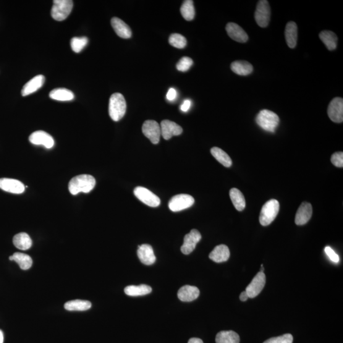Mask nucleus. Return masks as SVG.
<instances>
[{"label": "nucleus", "instance_id": "1", "mask_svg": "<svg viewBox=\"0 0 343 343\" xmlns=\"http://www.w3.org/2000/svg\"><path fill=\"white\" fill-rule=\"evenodd\" d=\"M96 184L95 178L92 175H80L71 179L68 185V189L73 195H77L81 192L88 193L94 189Z\"/></svg>", "mask_w": 343, "mask_h": 343}, {"label": "nucleus", "instance_id": "2", "mask_svg": "<svg viewBox=\"0 0 343 343\" xmlns=\"http://www.w3.org/2000/svg\"><path fill=\"white\" fill-rule=\"evenodd\" d=\"M127 104L124 96L120 93L112 94L109 99V114L115 122H119L126 112Z\"/></svg>", "mask_w": 343, "mask_h": 343}, {"label": "nucleus", "instance_id": "3", "mask_svg": "<svg viewBox=\"0 0 343 343\" xmlns=\"http://www.w3.org/2000/svg\"><path fill=\"white\" fill-rule=\"evenodd\" d=\"M256 123L259 127L267 132H275L279 126L280 119L274 112L268 109L261 110L256 117Z\"/></svg>", "mask_w": 343, "mask_h": 343}, {"label": "nucleus", "instance_id": "4", "mask_svg": "<svg viewBox=\"0 0 343 343\" xmlns=\"http://www.w3.org/2000/svg\"><path fill=\"white\" fill-rule=\"evenodd\" d=\"M280 210V204L278 201L272 199L267 201L261 209L259 222L262 226H267L276 219Z\"/></svg>", "mask_w": 343, "mask_h": 343}, {"label": "nucleus", "instance_id": "5", "mask_svg": "<svg viewBox=\"0 0 343 343\" xmlns=\"http://www.w3.org/2000/svg\"><path fill=\"white\" fill-rule=\"evenodd\" d=\"M53 3L51 10L52 18L57 21L66 19L72 11L73 2L72 0H55Z\"/></svg>", "mask_w": 343, "mask_h": 343}, {"label": "nucleus", "instance_id": "6", "mask_svg": "<svg viewBox=\"0 0 343 343\" xmlns=\"http://www.w3.org/2000/svg\"><path fill=\"white\" fill-rule=\"evenodd\" d=\"M271 10L269 3L266 0L258 2L255 14L256 22L261 28H266L270 20Z\"/></svg>", "mask_w": 343, "mask_h": 343}, {"label": "nucleus", "instance_id": "7", "mask_svg": "<svg viewBox=\"0 0 343 343\" xmlns=\"http://www.w3.org/2000/svg\"><path fill=\"white\" fill-rule=\"evenodd\" d=\"M195 203L193 196L187 194H180L174 196L169 203L170 210L172 212H179L190 208Z\"/></svg>", "mask_w": 343, "mask_h": 343}, {"label": "nucleus", "instance_id": "8", "mask_svg": "<svg viewBox=\"0 0 343 343\" xmlns=\"http://www.w3.org/2000/svg\"><path fill=\"white\" fill-rule=\"evenodd\" d=\"M134 195L139 200L151 208H156L161 204V199L147 188L138 187L135 188Z\"/></svg>", "mask_w": 343, "mask_h": 343}, {"label": "nucleus", "instance_id": "9", "mask_svg": "<svg viewBox=\"0 0 343 343\" xmlns=\"http://www.w3.org/2000/svg\"><path fill=\"white\" fill-rule=\"evenodd\" d=\"M143 133L154 145L159 143L161 136V125L154 120H146L142 127Z\"/></svg>", "mask_w": 343, "mask_h": 343}, {"label": "nucleus", "instance_id": "10", "mask_svg": "<svg viewBox=\"0 0 343 343\" xmlns=\"http://www.w3.org/2000/svg\"><path fill=\"white\" fill-rule=\"evenodd\" d=\"M266 276L263 272L259 271L253 279L245 291L247 292L249 298H255L260 294L263 288L265 286Z\"/></svg>", "mask_w": 343, "mask_h": 343}, {"label": "nucleus", "instance_id": "11", "mask_svg": "<svg viewBox=\"0 0 343 343\" xmlns=\"http://www.w3.org/2000/svg\"><path fill=\"white\" fill-rule=\"evenodd\" d=\"M327 113L329 119L335 123L343 122V100L342 98H336L330 103Z\"/></svg>", "mask_w": 343, "mask_h": 343}, {"label": "nucleus", "instance_id": "12", "mask_svg": "<svg viewBox=\"0 0 343 343\" xmlns=\"http://www.w3.org/2000/svg\"><path fill=\"white\" fill-rule=\"evenodd\" d=\"M201 238L200 233L197 230H192L189 234L185 235L184 243L180 248V250L185 255H190L195 250L196 244L200 242Z\"/></svg>", "mask_w": 343, "mask_h": 343}, {"label": "nucleus", "instance_id": "13", "mask_svg": "<svg viewBox=\"0 0 343 343\" xmlns=\"http://www.w3.org/2000/svg\"><path fill=\"white\" fill-rule=\"evenodd\" d=\"M29 140L33 145L43 146L47 149L53 148L55 144L53 138L42 130L36 131L31 133Z\"/></svg>", "mask_w": 343, "mask_h": 343}, {"label": "nucleus", "instance_id": "14", "mask_svg": "<svg viewBox=\"0 0 343 343\" xmlns=\"http://www.w3.org/2000/svg\"><path fill=\"white\" fill-rule=\"evenodd\" d=\"M161 135L164 140H169L173 136H177L182 133V127L176 123L170 121L169 120H164L161 125Z\"/></svg>", "mask_w": 343, "mask_h": 343}, {"label": "nucleus", "instance_id": "15", "mask_svg": "<svg viewBox=\"0 0 343 343\" xmlns=\"http://www.w3.org/2000/svg\"><path fill=\"white\" fill-rule=\"evenodd\" d=\"M0 189L9 193L21 194L25 192V187L20 180L2 178L0 179Z\"/></svg>", "mask_w": 343, "mask_h": 343}, {"label": "nucleus", "instance_id": "16", "mask_svg": "<svg viewBox=\"0 0 343 343\" xmlns=\"http://www.w3.org/2000/svg\"><path fill=\"white\" fill-rule=\"evenodd\" d=\"M227 35L230 38L239 43L247 42L248 37L247 34L240 26L234 22H230L226 26Z\"/></svg>", "mask_w": 343, "mask_h": 343}, {"label": "nucleus", "instance_id": "17", "mask_svg": "<svg viewBox=\"0 0 343 343\" xmlns=\"http://www.w3.org/2000/svg\"><path fill=\"white\" fill-rule=\"evenodd\" d=\"M313 209L312 206L308 202H303L300 205L297 211L295 217V222L297 225L301 226L310 221L311 216H312Z\"/></svg>", "mask_w": 343, "mask_h": 343}, {"label": "nucleus", "instance_id": "18", "mask_svg": "<svg viewBox=\"0 0 343 343\" xmlns=\"http://www.w3.org/2000/svg\"><path fill=\"white\" fill-rule=\"evenodd\" d=\"M138 256L141 263L146 265H151L156 261L153 248L150 245L143 244L138 246Z\"/></svg>", "mask_w": 343, "mask_h": 343}, {"label": "nucleus", "instance_id": "19", "mask_svg": "<svg viewBox=\"0 0 343 343\" xmlns=\"http://www.w3.org/2000/svg\"><path fill=\"white\" fill-rule=\"evenodd\" d=\"M200 295V290L197 287L185 285L179 290L177 293L178 298L183 302H191L197 299Z\"/></svg>", "mask_w": 343, "mask_h": 343}, {"label": "nucleus", "instance_id": "20", "mask_svg": "<svg viewBox=\"0 0 343 343\" xmlns=\"http://www.w3.org/2000/svg\"><path fill=\"white\" fill-rule=\"evenodd\" d=\"M44 77L43 75L36 76L28 83H26L25 85L23 86L22 89V96H27L30 94L35 93L38 89L42 87L44 83Z\"/></svg>", "mask_w": 343, "mask_h": 343}, {"label": "nucleus", "instance_id": "21", "mask_svg": "<svg viewBox=\"0 0 343 343\" xmlns=\"http://www.w3.org/2000/svg\"><path fill=\"white\" fill-rule=\"evenodd\" d=\"M111 23L114 31L120 38L129 39L132 36V31L129 26L119 18H112Z\"/></svg>", "mask_w": 343, "mask_h": 343}, {"label": "nucleus", "instance_id": "22", "mask_svg": "<svg viewBox=\"0 0 343 343\" xmlns=\"http://www.w3.org/2000/svg\"><path fill=\"white\" fill-rule=\"evenodd\" d=\"M230 256L229 248L225 245L216 246L209 255V258L215 263H223L228 260Z\"/></svg>", "mask_w": 343, "mask_h": 343}, {"label": "nucleus", "instance_id": "23", "mask_svg": "<svg viewBox=\"0 0 343 343\" xmlns=\"http://www.w3.org/2000/svg\"><path fill=\"white\" fill-rule=\"evenodd\" d=\"M285 40L290 49L295 48L298 40V26L294 22L287 23L285 31Z\"/></svg>", "mask_w": 343, "mask_h": 343}, {"label": "nucleus", "instance_id": "24", "mask_svg": "<svg viewBox=\"0 0 343 343\" xmlns=\"http://www.w3.org/2000/svg\"><path fill=\"white\" fill-rule=\"evenodd\" d=\"M13 243L15 247L19 248L20 250H26L29 249L32 246V240L27 234L26 233H20L16 235H15L13 238Z\"/></svg>", "mask_w": 343, "mask_h": 343}, {"label": "nucleus", "instance_id": "25", "mask_svg": "<svg viewBox=\"0 0 343 343\" xmlns=\"http://www.w3.org/2000/svg\"><path fill=\"white\" fill-rule=\"evenodd\" d=\"M231 69L235 74L240 76H247L253 72V66L249 62L243 61H237L232 62Z\"/></svg>", "mask_w": 343, "mask_h": 343}, {"label": "nucleus", "instance_id": "26", "mask_svg": "<svg viewBox=\"0 0 343 343\" xmlns=\"http://www.w3.org/2000/svg\"><path fill=\"white\" fill-rule=\"evenodd\" d=\"M322 42L329 51H334L336 49L337 37L336 34L331 31H323L319 35Z\"/></svg>", "mask_w": 343, "mask_h": 343}, {"label": "nucleus", "instance_id": "27", "mask_svg": "<svg viewBox=\"0 0 343 343\" xmlns=\"http://www.w3.org/2000/svg\"><path fill=\"white\" fill-rule=\"evenodd\" d=\"M10 261H14L19 264L20 268L23 270H27L33 265V260L30 256L21 253H15L10 256Z\"/></svg>", "mask_w": 343, "mask_h": 343}, {"label": "nucleus", "instance_id": "28", "mask_svg": "<svg viewBox=\"0 0 343 343\" xmlns=\"http://www.w3.org/2000/svg\"><path fill=\"white\" fill-rule=\"evenodd\" d=\"M124 291L129 296H140L150 294L152 292V288L145 284H141L139 286L130 285L125 288Z\"/></svg>", "mask_w": 343, "mask_h": 343}, {"label": "nucleus", "instance_id": "29", "mask_svg": "<svg viewBox=\"0 0 343 343\" xmlns=\"http://www.w3.org/2000/svg\"><path fill=\"white\" fill-rule=\"evenodd\" d=\"M50 98L59 101H72L75 98L74 94L66 88H56L49 94Z\"/></svg>", "mask_w": 343, "mask_h": 343}, {"label": "nucleus", "instance_id": "30", "mask_svg": "<svg viewBox=\"0 0 343 343\" xmlns=\"http://www.w3.org/2000/svg\"><path fill=\"white\" fill-rule=\"evenodd\" d=\"M92 307L90 301L86 300H76L68 301L65 303V310L71 311H83L89 310Z\"/></svg>", "mask_w": 343, "mask_h": 343}, {"label": "nucleus", "instance_id": "31", "mask_svg": "<svg viewBox=\"0 0 343 343\" xmlns=\"http://www.w3.org/2000/svg\"><path fill=\"white\" fill-rule=\"evenodd\" d=\"M216 343H240V337L237 332L232 331L219 332L216 337Z\"/></svg>", "mask_w": 343, "mask_h": 343}, {"label": "nucleus", "instance_id": "32", "mask_svg": "<svg viewBox=\"0 0 343 343\" xmlns=\"http://www.w3.org/2000/svg\"><path fill=\"white\" fill-rule=\"evenodd\" d=\"M230 198L238 211H242L245 208V199L242 192L237 188H232L230 192Z\"/></svg>", "mask_w": 343, "mask_h": 343}, {"label": "nucleus", "instance_id": "33", "mask_svg": "<svg viewBox=\"0 0 343 343\" xmlns=\"http://www.w3.org/2000/svg\"><path fill=\"white\" fill-rule=\"evenodd\" d=\"M211 152L212 155H213L220 164H221L222 166L226 167H230L232 166V159L226 152L217 147L212 148Z\"/></svg>", "mask_w": 343, "mask_h": 343}, {"label": "nucleus", "instance_id": "34", "mask_svg": "<svg viewBox=\"0 0 343 343\" xmlns=\"http://www.w3.org/2000/svg\"><path fill=\"white\" fill-rule=\"evenodd\" d=\"M180 13L185 20L190 21L195 17V10L192 0L185 1L180 7Z\"/></svg>", "mask_w": 343, "mask_h": 343}, {"label": "nucleus", "instance_id": "35", "mask_svg": "<svg viewBox=\"0 0 343 343\" xmlns=\"http://www.w3.org/2000/svg\"><path fill=\"white\" fill-rule=\"evenodd\" d=\"M169 42L171 45L177 49H184L187 44V39L180 34H172L170 36Z\"/></svg>", "mask_w": 343, "mask_h": 343}, {"label": "nucleus", "instance_id": "36", "mask_svg": "<svg viewBox=\"0 0 343 343\" xmlns=\"http://www.w3.org/2000/svg\"><path fill=\"white\" fill-rule=\"evenodd\" d=\"M88 42V40L86 37H75L71 40V47L76 53H80L85 48Z\"/></svg>", "mask_w": 343, "mask_h": 343}, {"label": "nucleus", "instance_id": "37", "mask_svg": "<svg viewBox=\"0 0 343 343\" xmlns=\"http://www.w3.org/2000/svg\"><path fill=\"white\" fill-rule=\"evenodd\" d=\"M193 64V60L188 57H183L177 62V70L179 72H186L190 69Z\"/></svg>", "mask_w": 343, "mask_h": 343}, {"label": "nucleus", "instance_id": "38", "mask_svg": "<svg viewBox=\"0 0 343 343\" xmlns=\"http://www.w3.org/2000/svg\"><path fill=\"white\" fill-rule=\"evenodd\" d=\"M293 336L290 334L282 335L281 336L272 337L263 343H292Z\"/></svg>", "mask_w": 343, "mask_h": 343}, {"label": "nucleus", "instance_id": "39", "mask_svg": "<svg viewBox=\"0 0 343 343\" xmlns=\"http://www.w3.org/2000/svg\"><path fill=\"white\" fill-rule=\"evenodd\" d=\"M331 162L334 166L342 168L343 167V153L342 152H336L332 154Z\"/></svg>", "mask_w": 343, "mask_h": 343}, {"label": "nucleus", "instance_id": "40", "mask_svg": "<svg viewBox=\"0 0 343 343\" xmlns=\"http://www.w3.org/2000/svg\"><path fill=\"white\" fill-rule=\"evenodd\" d=\"M325 252H326V255L328 256V257L332 262L336 263H339V256L334 252V250L332 248L330 247H326L325 248Z\"/></svg>", "mask_w": 343, "mask_h": 343}, {"label": "nucleus", "instance_id": "41", "mask_svg": "<svg viewBox=\"0 0 343 343\" xmlns=\"http://www.w3.org/2000/svg\"><path fill=\"white\" fill-rule=\"evenodd\" d=\"M177 93L174 88H170L167 94L166 98L169 101H174L177 98Z\"/></svg>", "mask_w": 343, "mask_h": 343}, {"label": "nucleus", "instance_id": "42", "mask_svg": "<svg viewBox=\"0 0 343 343\" xmlns=\"http://www.w3.org/2000/svg\"><path fill=\"white\" fill-rule=\"evenodd\" d=\"M191 106H192V101L189 99H187L183 102L181 106H180V110L183 112H187L189 111Z\"/></svg>", "mask_w": 343, "mask_h": 343}, {"label": "nucleus", "instance_id": "43", "mask_svg": "<svg viewBox=\"0 0 343 343\" xmlns=\"http://www.w3.org/2000/svg\"><path fill=\"white\" fill-rule=\"evenodd\" d=\"M248 295L247 294V292L243 291L242 293H241V294L240 295V300L242 301H246L248 299Z\"/></svg>", "mask_w": 343, "mask_h": 343}, {"label": "nucleus", "instance_id": "44", "mask_svg": "<svg viewBox=\"0 0 343 343\" xmlns=\"http://www.w3.org/2000/svg\"><path fill=\"white\" fill-rule=\"evenodd\" d=\"M188 343H203L202 340L196 338V337H193V338H191L188 341Z\"/></svg>", "mask_w": 343, "mask_h": 343}, {"label": "nucleus", "instance_id": "45", "mask_svg": "<svg viewBox=\"0 0 343 343\" xmlns=\"http://www.w3.org/2000/svg\"><path fill=\"white\" fill-rule=\"evenodd\" d=\"M4 334L3 332L0 330V343H4Z\"/></svg>", "mask_w": 343, "mask_h": 343}, {"label": "nucleus", "instance_id": "46", "mask_svg": "<svg viewBox=\"0 0 343 343\" xmlns=\"http://www.w3.org/2000/svg\"><path fill=\"white\" fill-rule=\"evenodd\" d=\"M264 268H263V266L261 265V269L260 272H263V273H264Z\"/></svg>", "mask_w": 343, "mask_h": 343}]
</instances>
